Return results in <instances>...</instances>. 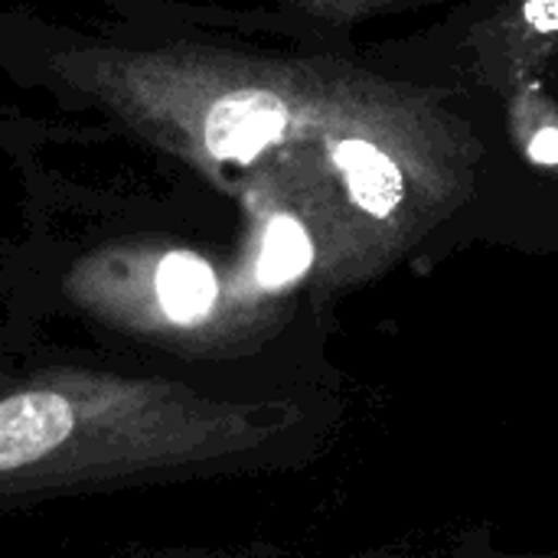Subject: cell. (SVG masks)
I'll list each match as a JSON object with an SVG mask.
<instances>
[{
	"label": "cell",
	"mask_w": 558,
	"mask_h": 558,
	"mask_svg": "<svg viewBox=\"0 0 558 558\" xmlns=\"http://www.w3.org/2000/svg\"><path fill=\"white\" fill-rule=\"evenodd\" d=\"M288 425L144 360L0 337V513L235 468Z\"/></svg>",
	"instance_id": "1"
},
{
	"label": "cell",
	"mask_w": 558,
	"mask_h": 558,
	"mask_svg": "<svg viewBox=\"0 0 558 558\" xmlns=\"http://www.w3.org/2000/svg\"><path fill=\"white\" fill-rule=\"evenodd\" d=\"M222 284L190 248L105 245L75 258L56 284V311L95 330L105 353L203 356L216 347Z\"/></svg>",
	"instance_id": "2"
},
{
	"label": "cell",
	"mask_w": 558,
	"mask_h": 558,
	"mask_svg": "<svg viewBox=\"0 0 558 558\" xmlns=\"http://www.w3.org/2000/svg\"><path fill=\"white\" fill-rule=\"evenodd\" d=\"M284 128L288 108L275 92L235 88L209 101L199 121V137L213 160L252 163L262 150L284 137Z\"/></svg>",
	"instance_id": "3"
},
{
	"label": "cell",
	"mask_w": 558,
	"mask_h": 558,
	"mask_svg": "<svg viewBox=\"0 0 558 558\" xmlns=\"http://www.w3.org/2000/svg\"><path fill=\"white\" fill-rule=\"evenodd\" d=\"M333 160L347 177V190H350L353 203L363 213H369L376 219L392 216V209L405 196V180H402L399 167L379 147H373L366 141H343L333 147Z\"/></svg>",
	"instance_id": "4"
},
{
	"label": "cell",
	"mask_w": 558,
	"mask_h": 558,
	"mask_svg": "<svg viewBox=\"0 0 558 558\" xmlns=\"http://www.w3.org/2000/svg\"><path fill=\"white\" fill-rule=\"evenodd\" d=\"M311 262H314V245L307 229L294 216H275L262 235V248L255 258V281L265 291L288 288L311 268Z\"/></svg>",
	"instance_id": "5"
},
{
	"label": "cell",
	"mask_w": 558,
	"mask_h": 558,
	"mask_svg": "<svg viewBox=\"0 0 558 558\" xmlns=\"http://www.w3.org/2000/svg\"><path fill=\"white\" fill-rule=\"evenodd\" d=\"M526 20L539 33L558 29V0H526Z\"/></svg>",
	"instance_id": "6"
},
{
	"label": "cell",
	"mask_w": 558,
	"mask_h": 558,
	"mask_svg": "<svg viewBox=\"0 0 558 558\" xmlns=\"http://www.w3.org/2000/svg\"><path fill=\"white\" fill-rule=\"evenodd\" d=\"M530 157L536 163H558V128H543L533 144H530Z\"/></svg>",
	"instance_id": "7"
}]
</instances>
